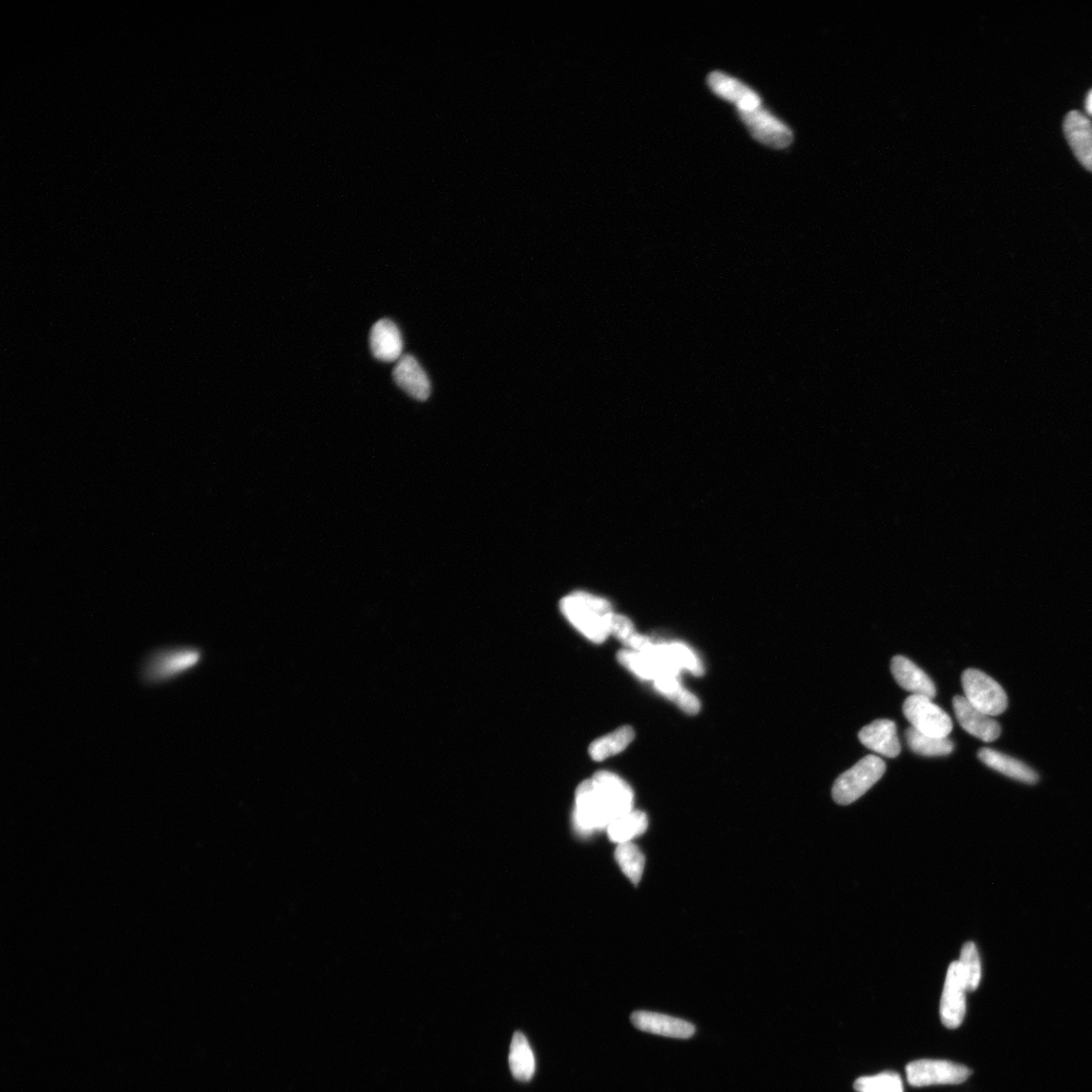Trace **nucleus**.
<instances>
[{"mask_svg": "<svg viewBox=\"0 0 1092 1092\" xmlns=\"http://www.w3.org/2000/svg\"><path fill=\"white\" fill-rule=\"evenodd\" d=\"M635 795L629 785L608 771L597 772L578 785L573 815L578 833L607 830L621 815L634 810Z\"/></svg>", "mask_w": 1092, "mask_h": 1092, "instance_id": "f257e3e1", "label": "nucleus"}, {"mask_svg": "<svg viewBox=\"0 0 1092 1092\" xmlns=\"http://www.w3.org/2000/svg\"><path fill=\"white\" fill-rule=\"evenodd\" d=\"M559 608L568 621L589 640L602 643L610 636L612 607L601 597L575 592L561 599Z\"/></svg>", "mask_w": 1092, "mask_h": 1092, "instance_id": "f03ea898", "label": "nucleus"}, {"mask_svg": "<svg viewBox=\"0 0 1092 1092\" xmlns=\"http://www.w3.org/2000/svg\"><path fill=\"white\" fill-rule=\"evenodd\" d=\"M886 765L879 757L869 755L835 780L832 798L835 804L849 806L862 797L883 777Z\"/></svg>", "mask_w": 1092, "mask_h": 1092, "instance_id": "7ed1b4c3", "label": "nucleus"}, {"mask_svg": "<svg viewBox=\"0 0 1092 1092\" xmlns=\"http://www.w3.org/2000/svg\"><path fill=\"white\" fill-rule=\"evenodd\" d=\"M962 686L968 703L988 716H998L1008 708V696L992 677L976 669L962 675Z\"/></svg>", "mask_w": 1092, "mask_h": 1092, "instance_id": "20e7f679", "label": "nucleus"}, {"mask_svg": "<svg viewBox=\"0 0 1092 1092\" xmlns=\"http://www.w3.org/2000/svg\"><path fill=\"white\" fill-rule=\"evenodd\" d=\"M902 710L913 727L926 736L948 738L953 729L950 716L929 697L912 695L904 702Z\"/></svg>", "mask_w": 1092, "mask_h": 1092, "instance_id": "39448f33", "label": "nucleus"}, {"mask_svg": "<svg viewBox=\"0 0 1092 1092\" xmlns=\"http://www.w3.org/2000/svg\"><path fill=\"white\" fill-rule=\"evenodd\" d=\"M200 660V653L196 648L179 647L172 650L160 651L146 662L144 679L151 682H159L178 677L190 670Z\"/></svg>", "mask_w": 1092, "mask_h": 1092, "instance_id": "423d86ee", "label": "nucleus"}, {"mask_svg": "<svg viewBox=\"0 0 1092 1092\" xmlns=\"http://www.w3.org/2000/svg\"><path fill=\"white\" fill-rule=\"evenodd\" d=\"M971 1073L966 1066L944 1060H918L907 1067L908 1081L916 1087L962 1083Z\"/></svg>", "mask_w": 1092, "mask_h": 1092, "instance_id": "0eeeda50", "label": "nucleus"}, {"mask_svg": "<svg viewBox=\"0 0 1092 1092\" xmlns=\"http://www.w3.org/2000/svg\"><path fill=\"white\" fill-rule=\"evenodd\" d=\"M739 115L750 134L761 143L777 149L791 144V130L762 106L752 111L739 112Z\"/></svg>", "mask_w": 1092, "mask_h": 1092, "instance_id": "6e6552de", "label": "nucleus"}, {"mask_svg": "<svg viewBox=\"0 0 1092 1092\" xmlns=\"http://www.w3.org/2000/svg\"><path fill=\"white\" fill-rule=\"evenodd\" d=\"M967 984L959 963L952 962L948 969L941 999V1018L949 1029L958 1028L966 1014Z\"/></svg>", "mask_w": 1092, "mask_h": 1092, "instance_id": "1a4fd4ad", "label": "nucleus"}, {"mask_svg": "<svg viewBox=\"0 0 1092 1092\" xmlns=\"http://www.w3.org/2000/svg\"><path fill=\"white\" fill-rule=\"evenodd\" d=\"M953 708L958 723L971 736L984 743L996 742L1000 737V724L991 716L972 706L964 696L953 698Z\"/></svg>", "mask_w": 1092, "mask_h": 1092, "instance_id": "9d476101", "label": "nucleus"}, {"mask_svg": "<svg viewBox=\"0 0 1092 1092\" xmlns=\"http://www.w3.org/2000/svg\"><path fill=\"white\" fill-rule=\"evenodd\" d=\"M630 1020L638 1030L659 1036L689 1039L695 1034L693 1023L667 1015L638 1011Z\"/></svg>", "mask_w": 1092, "mask_h": 1092, "instance_id": "9b49d317", "label": "nucleus"}, {"mask_svg": "<svg viewBox=\"0 0 1092 1092\" xmlns=\"http://www.w3.org/2000/svg\"><path fill=\"white\" fill-rule=\"evenodd\" d=\"M711 91L736 105L739 112L752 111L762 106L760 95L742 81L723 73H712L708 77Z\"/></svg>", "mask_w": 1092, "mask_h": 1092, "instance_id": "f8f14e48", "label": "nucleus"}, {"mask_svg": "<svg viewBox=\"0 0 1092 1092\" xmlns=\"http://www.w3.org/2000/svg\"><path fill=\"white\" fill-rule=\"evenodd\" d=\"M1063 130L1075 158L1092 173V124L1089 118L1081 112L1072 111L1064 119Z\"/></svg>", "mask_w": 1092, "mask_h": 1092, "instance_id": "ddd939ff", "label": "nucleus"}, {"mask_svg": "<svg viewBox=\"0 0 1092 1092\" xmlns=\"http://www.w3.org/2000/svg\"><path fill=\"white\" fill-rule=\"evenodd\" d=\"M618 660L623 667L643 680L656 681L679 674L654 651V643L645 653L622 650L618 654Z\"/></svg>", "mask_w": 1092, "mask_h": 1092, "instance_id": "4468645a", "label": "nucleus"}, {"mask_svg": "<svg viewBox=\"0 0 1092 1092\" xmlns=\"http://www.w3.org/2000/svg\"><path fill=\"white\" fill-rule=\"evenodd\" d=\"M392 377L409 396L418 401L430 398L431 390L430 379L414 356L403 355L392 370Z\"/></svg>", "mask_w": 1092, "mask_h": 1092, "instance_id": "2eb2a0df", "label": "nucleus"}, {"mask_svg": "<svg viewBox=\"0 0 1092 1092\" xmlns=\"http://www.w3.org/2000/svg\"><path fill=\"white\" fill-rule=\"evenodd\" d=\"M859 740L867 748L886 758H896L901 752L896 724L890 720H878L863 727Z\"/></svg>", "mask_w": 1092, "mask_h": 1092, "instance_id": "dca6fc26", "label": "nucleus"}, {"mask_svg": "<svg viewBox=\"0 0 1092 1092\" xmlns=\"http://www.w3.org/2000/svg\"><path fill=\"white\" fill-rule=\"evenodd\" d=\"M373 356L384 363H395L403 356V338L396 324L383 319L374 324L370 332Z\"/></svg>", "mask_w": 1092, "mask_h": 1092, "instance_id": "f3484780", "label": "nucleus"}, {"mask_svg": "<svg viewBox=\"0 0 1092 1092\" xmlns=\"http://www.w3.org/2000/svg\"><path fill=\"white\" fill-rule=\"evenodd\" d=\"M892 672L897 684L914 695L926 696L931 699L936 695V688L932 679L917 665L906 657L896 656L892 662Z\"/></svg>", "mask_w": 1092, "mask_h": 1092, "instance_id": "a211bd4d", "label": "nucleus"}, {"mask_svg": "<svg viewBox=\"0 0 1092 1092\" xmlns=\"http://www.w3.org/2000/svg\"><path fill=\"white\" fill-rule=\"evenodd\" d=\"M978 758L993 770L1016 781L1031 785L1039 781L1038 774L1028 765L996 749L983 747L978 752Z\"/></svg>", "mask_w": 1092, "mask_h": 1092, "instance_id": "6ab92c4d", "label": "nucleus"}, {"mask_svg": "<svg viewBox=\"0 0 1092 1092\" xmlns=\"http://www.w3.org/2000/svg\"><path fill=\"white\" fill-rule=\"evenodd\" d=\"M509 1066L514 1079L519 1082H529L536 1072V1058L529 1045L527 1038L521 1032H516L512 1039Z\"/></svg>", "mask_w": 1092, "mask_h": 1092, "instance_id": "aec40b11", "label": "nucleus"}, {"mask_svg": "<svg viewBox=\"0 0 1092 1092\" xmlns=\"http://www.w3.org/2000/svg\"><path fill=\"white\" fill-rule=\"evenodd\" d=\"M647 828V815L643 811L634 809L613 821L606 831L613 843L620 845L640 837Z\"/></svg>", "mask_w": 1092, "mask_h": 1092, "instance_id": "412c9836", "label": "nucleus"}, {"mask_svg": "<svg viewBox=\"0 0 1092 1092\" xmlns=\"http://www.w3.org/2000/svg\"><path fill=\"white\" fill-rule=\"evenodd\" d=\"M635 737L636 732L633 727L622 726L593 742L589 747L590 757L596 762H601L616 756L621 753L635 740Z\"/></svg>", "mask_w": 1092, "mask_h": 1092, "instance_id": "4be33fe9", "label": "nucleus"}, {"mask_svg": "<svg viewBox=\"0 0 1092 1092\" xmlns=\"http://www.w3.org/2000/svg\"><path fill=\"white\" fill-rule=\"evenodd\" d=\"M656 648L659 655L679 672L685 669L697 677L704 675L702 662L687 645L680 642L661 643L656 644Z\"/></svg>", "mask_w": 1092, "mask_h": 1092, "instance_id": "5701e85b", "label": "nucleus"}, {"mask_svg": "<svg viewBox=\"0 0 1092 1092\" xmlns=\"http://www.w3.org/2000/svg\"><path fill=\"white\" fill-rule=\"evenodd\" d=\"M904 736L913 752L919 756L944 757L952 754L954 750V744L948 738L929 737L913 726L906 730Z\"/></svg>", "mask_w": 1092, "mask_h": 1092, "instance_id": "b1692460", "label": "nucleus"}, {"mask_svg": "<svg viewBox=\"0 0 1092 1092\" xmlns=\"http://www.w3.org/2000/svg\"><path fill=\"white\" fill-rule=\"evenodd\" d=\"M656 689L669 698L682 711L688 714H697L701 711V702L689 691L682 688L677 677L665 676L654 681Z\"/></svg>", "mask_w": 1092, "mask_h": 1092, "instance_id": "393cba45", "label": "nucleus"}, {"mask_svg": "<svg viewBox=\"0 0 1092 1092\" xmlns=\"http://www.w3.org/2000/svg\"><path fill=\"white\" fill-rule=\"evenodd\" d=\"M610 635L620 640L631 651L644 653L652 645V641L637 633L635 625L627 618L614 614L609 624Z\"/></svg>", "mask_w": 1092, "mask_h": 1092, "instance_id": "a878e982", "label": "nucleus"}, {"mask_svg": "<svg viewBox=\"0 0 1092 1092\" xmlns=\"http://www.w3.org/2000/svg\"><path fill=\"white\" fill-rule=\"evenodd\" d=\"M616 860L623 874L635 885H639L645 866L640 849L633 842L620 844L616 850Z\"/></svg>", "mask_w": 1092, "mask_h": 1092, "instance_id": "bb28decb", "label": "nucleus"}, {"mask_svg": "<svg viewBox=\"0 0 1092 1092\" xmlns=\"http://www.w3.org/2000/svg\"><path fill=\"white\" fill-rule=\"evenodd\" d=\"M858 1092H903V1083L897 1073L883 1072L864 1077L854 1084Z\"/></svg>", "mask_w": 1092, "mask_h": 1092, "instance_id": "cd10ccee", "label": "nucleus"}, {"mask_svg": "<svg viewBox=\"0 0 1092 1092\" xmlns=\"http://www.w3.org/2000/svg\"><path fill=\"white\" fill-rule=\"evenodd\" d=\"M959 963L968 992H975L981 980L980 957L975 943L968 942L963 946Z\"/></svg>", "mask_w": 1092, "mask_h": 1092, "instance_id": "c85d7f7f", "label": "nucleus"}, {"mask_svg": "<svg viewBox=\"0 0 1092 1092\" xmlns=\"http://www.w3.org/2000/svg\"><path fill=\"white\" fill-rule=\"evenodd\" d=\"M1085 110L1089 116H1092V90L1088 93L1085 99Z\"/></svg>", "mask_w": 1092, "mask_h": 1092, "instance_id": "c756f323", "label": "nucleus"}]
</instances>
